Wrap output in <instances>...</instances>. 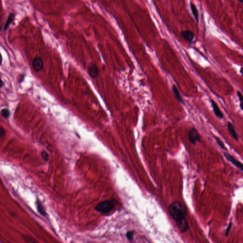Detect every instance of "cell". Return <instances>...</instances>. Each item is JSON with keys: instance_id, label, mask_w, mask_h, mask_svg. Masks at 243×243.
Listing matches in <instances>:
<instances>
[{"instance_id": "cell-11", "label": "cell", "mask_w": 243, "mask_h": 243, "mask_svg": "<svg viewBox=\"0 0 243 243\" xmlns=\"http://www.w3.org/2000/svg\"><path fill=\"white\" fill-rule=\"evenodd\" d=\"M190 7L191 11L193 15L194 16V18L196 20L197 23L199 22V13L198 11V9L197 8L196 6L194 4L191 2L190 4Z\"/></svg>"}, {"instance_id": "cell-6", "label": "cell", "mask_w": 243, "mask_h": 243, "mask_svg": "<svg viewBox=\"0 0 243 243\" xmlns=\"http://www.w3.org/2000/svg\"><path fill=\"white\" fill-rule=\"evenodd\" d=\"M87 72L90 77L92 78H97L99 76V71L96 65L94 63H90L87 68Z\"/></svg>"}, {"instance_id": "cell-5", "label": "cell", "mask_w": 243, "mask_h": 243, "mask_svg": "<svg viewBox=\"0 0 243 243\" xmlns=\"http://www.w3.org/2000/svg\"><path fill=\"white\" fill-rule=\"evenodd\" d=\"M224 155L227 160H228L231 163L233 164L237 168L240 170L243 171V164L238 161V160L235 158L234 156L231 155L228 152H225L224 153Z\"/></svg>"}, {"instance_id": "cell-18", "label": "cell", "mask_w": 243, "mask_h": 243, "mask_svg": "<svg viewBox=\"0 0 243 243\" xmlns=\"http://www.w3.org/2000/svg\"><path fill=\"white\" fill-rule=\"evenodd\" d=\"M41 155H42V157L43 158V159L45 161H48L49 158V155H48V153L46 151H43L41 153Z\"/></svg>"}, {"instance_id": "cell-12", "label": "cell", "mask_w": 243, "mask_h": 243, "mask_svg": "<svg viewBox=\"0 0 243 243\" xmlns=\"http://www.w3.org/2000/svg\"><path fill=\"white\" fill-rule=\"evenodd\" d=\"M37 207L38 211L41 215L43 216L44 217L47 216V212L46 211L45 209L42 202L39 200H37Z\"/></svg>"}, {"instance_id": "cell-10", "label": "cell", "mask_w": 243, "mask_h": 243, "mask_svg": "<svg viewBox=\"0 0 243 243\" xmlns=\"http://www.w3.org/2000/svg\"><path fill=\"white\" fill-rule=\"evenodd\" d=\"M172 90H173V94H174V96L178 100L179 102H180L183 105L185 104L184 103L183 100L182 99L180 96V93L179 92V90H178L176 86H175V85H173V87H172Z\"/></svg>"}, {"instance_id": "cell-26", "label": "cell", "mask_w": 243, "mask_h": 243, "mask_svg": "<svg viewBox=\"0 0 243 243\" xmlns=\"http://www.w3.org/2000/svg\"><path fill=\"white\" fill-rule=\"evenodd\" d=\"M1 26H0V31H1Z\"/></svg>"}, {"instance_id": "cell-23", "label": "cell", "mask_w": 243, "mask_h": 243, "mask_svg": "<svg viewBox=\"0 0 243 243\" xmlns=\"http://www.w3.org/2000/svg\"><path fill=\"white\" fill-rule=\"evenodd\" d=\"M4 86V83L3 80H1V77L0 76V89L2 88Z\"/></svg>"}, {"instance_id": "cell-9", "label": "cell", "mask_w": 243, "mask_h": 243, "mask_svg": "<svg viewBox=\"0 0 243 243\" xmlns=\"http://www.w3.org/2000/svg\"><path fill=\"white\" fill-rule=\"evenodd\" d=\"M227 127H228V129L229 131V134H230L231 136H232V138L234 139L235 140L238 141V138H239L238 135L237 134L236 129L235 128V127L233 124L230 122H228L227 123Z\"/></svg>"}, {"instance_id": "cell-19", "label": "cell", "mask_w": 243, "mask_h": 243, "mask_svg": "<svg viewBox=\"0 0 243 243\" xmlns=\"http://www.w3.org/2000/svg\"><path fill=\"white\" fill-rule=\"evenodd\" d=\"M6 135V132L4 127L0 126V138L4 137Z\"/></svg>"}, {"instance_id": "cell-17", "label": "cell", "mask_w": 243, "mask_h": 243, "mask_svg": "<svg viewBox=\"0 0 243 243\" xmlns=\"http://www.w3.org/2000/svg\"><path fill=\"white\" fill-rule=\"evenodd\" d=\"M134 235H135V232L133 231H128L126 233V236L127 239L129 241H132L134 239Z\"/></svg>"}, {"instance_id": "cell-1", "label": "cell", "mask_w": 243, "mask_h": 243, "mask_svg": "<svg viewBox=\"0 0 243 243\" xmlns=\"http://www.w3.org/2000/svg\"><path fill=\"white\" fill-rule=\"evenodd\" d=\"M169 212L180 232H186L189 229V225L181 203L179 201L173 202L169 207Z\"/></svg>"}, {"instance_id": "cell-20", "label": "cell", "mask_w": 243, "mask_h": 243, "mask_svg": "<svg viewBox=\"0 0 243 243\" xmlns=\"http://www.w3.org/2000/svg\"><path fill=\"white\" fill-rule=\"evenodd\" d=\"M237 96H238L239 99L240 103H242V101H243V96H242V94L239 91H237Z\"/></svg>"}, {"instance_id": "cell-25", "label": "cell", "mask_w": 243, "mask_h": 243, "mask_svg": "<svg viewBox=\"0 0 243 243\" xmlns=\"http://www.w3.org/2000/svg\"><path fill=\"white\" fill-rule=\"evenodd\" d=\"M242 70H243V68H242V67H241L240 68V73H241V74H242V73H243V72H242Z\"/></svg>"}, {"instance_id": "cell-2", "label": "cell", "mask_w": 243, "mask_h": 243, "mask_svg": "<svg viewBox=\"0 0 243 243\" xmlns=\"http://www.w3.org/2000/svg\"><path fill=\"white\" fill-rule=\"evenodd\" d=\"M116 201L113 200H106L100 202L95 207V210L102 214H108L112 211L116 205Z\"/></svg>"}, {"instance_id": "cell-24", "label": "cell", "mask_w": 243, "mask_h": 243, "mask_svg": "<svg viewBox=\"0 0 243 243\" xmlns=\"http://www.w3.org/2000/svg\"><path fill=\"white\" fill-rule=\"evenodd\" d=\"M3 57H2V55H1V53L0 52V66H1L2 65V63H3Z\"/></svg>"}, {"instance_id": "cell-13", "label": "cell", "mask_w": 243, "mask_h": 243, "mask_svg": "<svg viewBox=\"0 0 243 243\" xmlns=\"http://www.w3.org/2000/svg\"><path fill=\"white\" fill-rule=\"evenodd\" d=\"M15 15L13 13H11L9 14V16L8 17L7 20L5 23V25L4 27V31L6 32L7 30L9 28V26L11 24L15 18Z\"/></svg>"}, {"instance_id": "cell-4", "label": "cell", "mask_w": 243, "mask_h": 243, "mask_svg": "<svg viewBox=\"0 0 243 243\" xmlns=\"http://www.w3.org/2000/svg\"><path fill=\"white\" fill-rule=\"evenodd\" d=\"M32 66L35 72H40L44 68L43 60L40 57H36L32 61Z\"/></svg>"}, {"instance_id": "cell-14", "label": "cell", "mask_w": 243, "mask_h": 243, "mask_svg": "<svg viewBox=\"0 0 243 243\" xmlns=\"http://www.w3.org/2000/svg\"><path fill=\"white\" fill-rule=\"evenodd\" d=\"M22 237L26 243H39L35 238L28 235H23Z\"/></svg>"}, {"instance_id": "cell-3", "label": "cell", "mask_w": 243, "mask_h": 243, "mask_svg": "<svg viewBox=\"0 0 243 243\" xmlns=\"http://www.w3.org/2000/svg\"><path fill=\"white\" fill-rule=\"evenodd\" d=\"M188 138L190 142L194 145H195L197 142L201 141L200 135L195 127H192L189 131Z\"/></svg>"}, {"instance_id": "cell-8", "label": "cell", "mask_w": 243, "mask_h": 243, "mask_svg": "<svg viewBox=\"0 0 243 243\" xmlns=\"http://www.w3.org/2000/svg\"><path fill=\"white\" fill-rule=\"evenodd\" d=\"M211 104L213 108V111L216 116L219 119H223L224 118V115L219 109L218 104L212 99H211Z\"/></svg>"}, {"instance_id": "cell-15", "label": "cell", "mask_w": 243, "mask_h": 243, "mask_svg": "<svg viewBox=\"0 0 243 243\" xmlns=\"http://www.w3.org/2000/svg\"><path fill=\"white\" fill-rule=\"evenodd\" d=\"M0 113L2 117L4 118H9V116H10L11 112L9 109L5 108L1 110Z\"/></svg>"}, {"instance_id": "cell-7", "label": "cell", "mask_w": 243, "mask_h": 243, "mask_svg": "<svg viewBox=\"0 0 243 243\" xmlns=\"http://www.w3.org/2000/svg\"><path fill=\"white\" fill-rule=\"evenodd\" d=\"M181 35L185 40L190 44L192 43L194 39V34L192 31L189 30H183L181 32Z\"/></svg>"}, {"instance_id": "cell-16", "label": "cell", "mask_w": 243, "mask_h": 243, "mask_svg": "<svg viewBox=\"0 0 243 243\" xmlns=\"http://www.w3.org/2000/svg\"><path fill=\"white\" fill-rule=\"evenodd\" d=\"M215 140L216 141V142H217V143L218 144V145H219V147H220L221 149L224 150H227L226 148H225V144H224V142H222V141L217 136H215Z\"/></svg>"}, {"instance_id": "cell-21", "label": "cell", "mask_w": 243, "mask_h": 243, "mask_svg": "<svg viewBox=\"0 0 243 243\" xmlns=\"http://www.w3.org/2000/svg\"><path fill=\"white\" fill-rule=\"evenodd\" d=\"M232 224L231 222L229 223V225H228V228H227V230H226V231H225V236H227L228 235V234H229V231L230 230L231 228V227H232Z\"/></svg>"}, {"instance_id": "cell-22", "label": "cell", "mask_w": 243, "mask_h": 243, "mask_svg": "<svg viewBox=\"0 0 243 243\" xmlns=\"http://www.w3.org/2000/svg\"><path fill=\"white\" fill-rule=\"evenodd\" d=\"M25 75H20L19 77V83H22V82L24 81V78H25Z\"/></svg>"}]
</instances>
